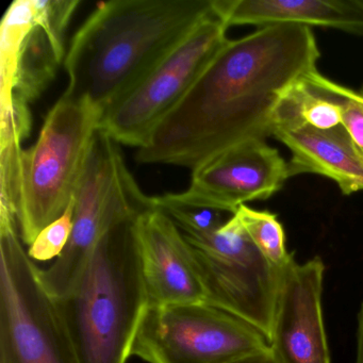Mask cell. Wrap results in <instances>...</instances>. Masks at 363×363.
Segmentation results:
<instances>
[{"mask_svg":"<svg viewBox=\"0 0 363 363\" xmlns=\"http://www.w3.org/2000/svg\"><path fill=\"white\" fill-rule=\"evenodd\" d=\"M325 264L292 261L282 274L269 347L280 363H331L323 318Z\"/></svg>","mask_w":363,"mask_h":363,"instance_id":"obj_12","label":"cell"},{"mask_svg":"<svg viewBox=\"0 0 363 363\" xmlns=\"http://www.w3.org/2000/svg\"><path fill=\"white\" fill-rule=\"evenodd\" d=\"M138 218L108 229L71 290L56 299L79 363H126L133 354L148 308Z\"/></svg>","mask_w":363,"mask_h":363,"instance_id":"obj_3","label":"cell"},{"mask_svg":"<svg viewBox=\"0 0 363 363\" xmlns=\"http://www.w3.org/2000/svg\"><path fill=\"white\" fill-rule=\"evenodd\" d=\"M155 208L156 197L142 192L127 167L118 143L99 128L75 196L71 239L57 260L41 271L48 293L56 299L65 296L108 229Z\"/></svg>","mask_w":363,"mask_h":363,"instance_id":"obj_6","label":"cell"},{"mask_svg":"<svg viewBox=\"0 0 363 363\" xmlns=\"http://www.w3.org/2000/svg\"><path fill=\"white\" fill-rule=\"evenodd\" d=\"M156 205L158 209L162 210L172 218L182 235L188 237L214 233L233 216L225 218L228 213L218 210L165 203L161 201L158 197H156Z\"/></svg>","mask_w":363,"mask_h":363,"instance_id":"obj_18","label":"cell"},{"mask_svg":"<svg viewBox=\"0 0 363 363\" xmlns=\"http://www.w3.org/2000/svg\"><path fill=\"white\" fill-rule=\"evenodd\" d=\"M354 363H363V303H361L357 325V347Z\"/></svg>","mask_w":363,"mask_h":363,"instance_id":"obj_22","label":"cell"},{"mask_svg":"<svg viewBox=\"0 0 363 363\" xmlns=\"http://www.w3.org/2000/svg\"><path fill=\"white\" fill-rule=\"evenodd\" d=\"M214 16L213 0L101 3L72 39L65 61L69 78L65 94L104 111Z\"/></svg>","mask_w":363,"mask_h":363,"instance_id":"obj_2","label":"cell"},{"mask_svg":"<svg viewBox=\"0 0 363 363\" xmlns=\"http://www.w3.org/2000/svg\"><path fill=\"white\" fill-rule=\"evenodd\" d=\"M103 111L63 94L48 112L37 142L23 150L18 167L16 220L31 245L75 199Z\"/></svg>","mask_w":363,"mask_h":363,"instance_id":"obj_4","label":"cell"},{"mask_svg":"<svg viewBox=\"0 0 363 363\" xmlns=\"http://www.w3.org/2000/svg\"><path fill=\"white\" fill-rule=\"evenodd\" d=\"M226 363H280L269 346L258 352L233 359Z\"/></svg>","mask_w":363,"mask_h":363,"instance_id":"obj_21","label":"cell"},{"mask_svg":"<svg viewBox=\"0 0 363 363\" xmlns=\"http://www.w3.org/2000/svg\"><path fill=\"white\" fill-rule=\"evenodd\" d=\"M213 11L228 28L294 25L363 35V0H213Z\"/></svg>","mask_w":363,"mask_h":363,"instance_id":"obj_14","label":"cell"},{"mask_svg":"<svg viewBox=\"0 0 363 363\" xmlns=\"http://www.w3.org/2000/svg\"><path fill=\"white\" fill-rule=\"evenodd\" d=\"M273 135L292 154L291 175L325 176L345 195L363 191V156L343 125L329 130L299 127L275 131Z\"/></svg>","mask_w":363,"mask_h":363,"instance_id":"obj_15","label":"cell"},{"mask_svg":"<svg viewBox=\"0 0 363 363\" xmlns=\"http://www.w3.org/2000/svg\"><path fill=\"white\" fill-rule=\"evenodd\" d=\"M41 271L0 216V363H79Z\"/></svg>","mask_w":363,"mask_h":363,"instance_id":"obj_5","label":"cell"},{"mask_svg":"<svg viewBox=\"0 0 363 363\" xmlns=\"http://www.w3.org/2000/svg\"><path fill=\"white\" fill-rule=\"evenodd\" d=\"M329 88L339 99L343 109V126L363 156V107L352 96L350 89L328 80Z\"/></svg>","mask_w":363,"mask_h":363,"instance_id":"obj_20","label":"cell"},{"mask_svg":"<svg viewBox=\"0 0 363 363\" xmlns=\"http://www.w3.org/2000/svg\"><path fill=\"white\" fill-rule=\"evenodd\" d=\"M350 93H352V96L363 107V90H361L360 92L350 90Z\"/></svg>","mask_w":363,"mask_h":363,"instance_id":"obj_23","label":"cell"},{"mask_svg":"<svg viewBox=\"0 0 363 363\" xmlns=\"http://www.w3.org/2000/svg\"><path fill=\"white\" fill-rule=\"evenodd\" d=\"M227 30L216 16L201 23L133 90L104 110L99 128L116 143L138 150L145 146L159 123L226 45Z\"/></svg>","mask_w":363,"mask_h":363,"instance_id":"obj_8","label":"cell"},{"mask_svg":"<svg viewBox=\"0 0 363 363\" xmlns=\"http://www.w3.org/2000/svg\"><path fill=\"white\" fill-rule=\"evenodd\" d=\"M235 214L241 220L255 245L272 265L284 269L295 260L294 255L286 250L284 227L276 214L252 209L245 205L241 206Z\"/></svg>","mask_w":363,"mask_h":363,"instance_id":"obj_17","label":"cell"},{"mask_svg":"<svg viewBox=\"0 0 363 363\" xmlns=\"http://www.w3.org/2000/svg\"><path fill=\"white\" fill-rule=\"evenodd\" d=\"M269 346L245 320L206 303L148 307L133 354L148 363H226Z\"/></svg>","mask_w":363,"mask_h":363,"instance_id":"obj_10","label":"cell"},{"mask_svg":"<svg viewBox=\"0 0 363 363\" xmlns=\"http://www.w3.org/2000/svg\"><path fill=\"white\" fill-rule=\"evenodd\" d=\"M320 57L308 27L275 25L229 40L135 160L193 171L239 144L265 140L282 97L318 71Z\"/></svg>","mask_w":363,"mask_h":363,"instance_id":"obj_1","label":"cell"},{"mask_svg":"<svg viewBox=\"0 0 363 363\" xmlns=\"http://www.w3.org/2000/svg\"><path fill=\"white\" fill-rule=\"evenodd\" d=\"M328 80L315 71L295 82L278 105L273 133L299 127L329 130L343 125V109Z\"/></svg>","mask_w":363,"mask_h":363,"instance_id":"obj_16","label":"cell"},{"mask_svg":"<svg viewBox=\"0 0 363 363\" xmlns=\"http://www.w3.org/2000/svg\"><path fill=\"white\" fill-rule=\"evenodd\" d=\"M148 307L205 303L192 248L175 223L155 208L135 222Z\"/></svg>","mask_w":363,"mask_h":363,"instance_id":"obj_13","label":"cell"},{"mask_svg":"<svg viewBox=\"0 0 363 363\" xmlns=\"http://www.w3.org/2000/svg\"><path fill=\"white\" fill-rule=\"evenodd\" d=\"M79 0H16L0 27V106L29 108L65 61Z\"/></svg>","mask_w":363,"mask_h":363,"instance_id":"obj_9","label":"cell"},{"mask_svg":"<svg viewBox=\"0 0 363 363\" xmlns=\"http://www.w3.org/2000/svg\"><path fill=\"white\" fill-rule=\"evenodd\" d=\"M292 177L289 162L265 140L239 144L193 169L191 184L180 193L158 196L161 201L208 208L235 214L248 201L275 194Z\"/></svg>","mask_w":363,"mask_h":363,"instance_id":"obj_11","label":"cell"},{"mask_svg":"<svg viewBox=\"0 0 363 363\" xmlns=\"http://www.w3.org/2000/svg\"><path fill=\"white\" fill-rule=\"evenodd\" d=\"M184 237L192 248L205 303L245 320L269 341L286 269L264 258L235 214L214 233Z\"/></svg>","mask_w":363,"mask_h":363,"instance_id":"obj_7","label":"cell"},{"mask_svg":"<svg viewBox=\"0 0 363 363\" xmlns=\"http://www.w3.org/2000/svg\"><path fill=\"white\" fill-rule=\"evenodd\" d=\"M75 199L61 218L48 225L29 245L28 255L33 261H48L58 258L71 239L74 226Z\"/></svg>","mask_w":363,"mask_h":363,"instance_id":"obj_19","label":"cell"}]
</instances>
